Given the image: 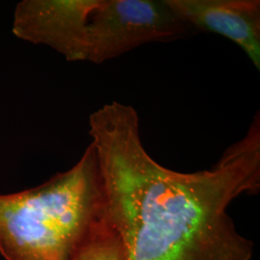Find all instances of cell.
<instances>
[{
  "mask_svg": "<svg viewBox=\"0 0 260 260\" xmlns=\"http://www.w3.org/2000/svg\"><path fill=\"white\" fill-rule=\"evenodd\" d=\"M191 29L233 41L260 70L259 0H166Z\"/></svg>",
  "mask_w": 260,
  "mask_h": 260,
  "instance_id": "obj_4",
  "label": "cell"
},
{
  "mask_svg": "<svg viewBox=\"0 0 260 260\" xmlns=\"http://www.w3.org/2000/svg\"><path fill=\"white\" fill-rule=\"evenodd\" d=\"M75 260H122L121 240L104 215Z\"/></svg>",
  "mask_w": 260,
  "mask_h": 260,
  "instance_id": "obj_5",
  "label": "cell"
},
{
  "mask_svg": "<svg viewBox=\"0 0 260 260\" xmlns=\"http://www.w3.org/2000/svg\"><path fill=\"white\" fill-rule=\"evenodd\" d=\"M13 33L72 62L101 64L121 56L114 0H23L15 10Z\"/></svg>",
  "mask_w": 260,
  "mask_h": 260,
  "instance_id": "obj_3",
  "label": "cell"
},
{
  "mask_svg": "<svg viewBox=\"0 0 260 260\" xmlns=\"http://www.w3.org/2000/svg\"><path fill=\"white\" fill-rule=\"evenodd\" d=\"M89 126L103 213L121 240L122 260H251L253 243L237 232L228 208L259 190L258 116L215 166L189 174L149 155L130 105H103Z\"/></svg>",
  "mask_w": 260,
  "mask_h": 260,
  "instance_id": "obj_1",
  "label": "cell"
},
{
  "mask_svg": "<svg viewBox=\"0 0 260 260\" xmlns=\"http://www.w3.org/2000/svg\"><path fill=\"white\" fill-rule=\"evenodd\" d=\"M93 145L75 166L41 185L0 195V252L6 260H75L103 216Z\"/></svg>",
  "mask_w": 260,
  "mask_h": 260,
  "instance_id": "obj_2",
  "label": "cell"
}]
</instances>
